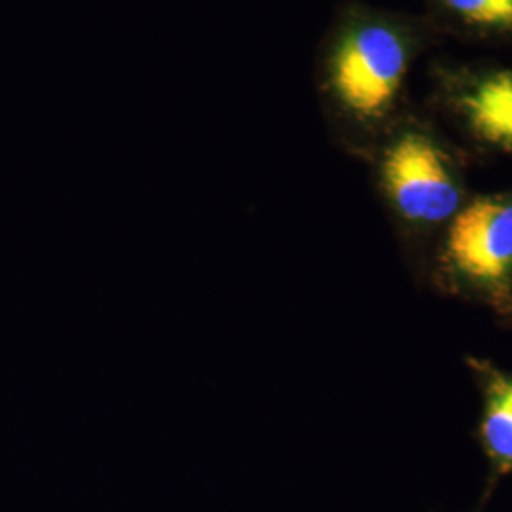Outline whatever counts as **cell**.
<instances>
[{"mask_svg": "<svg viewBox=\"0 0 512 512\" xmlns=\"http://www.w3.org/2000/svg\"><path fill=\"white\" fill-rule=\"evenodd\" d=\"M446 42L421 12L344 0L315 54V92L332 141L366 162L408 107L421 57Z\"/></svg>", "mask_w": 512, "mask_h": 512, "instance_id": "obj_1", "label": "cell"}, {"mask_svg": "<svg viewBox=\"0 0 512 512\" xmlns=\"http://www.w3.org/2000/svg\"><path fill=\"white\" fill-rule=\"evenodd\" d=\"M473 162L418 103L408 107L365 162L404 262L420 283L433 245L475 192L469 184Z\"/></svg>", "mask_w": 512, "mask_h": 512, "instance_id": "obj_2", "label": "cell"}, {"mask_svg": "<svg viewBox=\"0 0 512 512\" xmlns=\"http://www.w3.org/2000/svg\"><path fill=\"white\" fill-rule=\"evenodd\" d=\"M421 285L512 327V184L473 192L433 245Z\"/></svg>", "mask_w": 512, "mask_h": 512, "instance_id": "obj_3", "label": "cell"}, {"mask_svg": "<svg viewBox=\"0 0 512 512\" xmlns=\"http://www.w3.org/2000/svg\"><path fill=\"white\" fill-rule=\"evenodd\" d=\"M421 105L475 162L512 160V63L437 57Z\"/></svg>", "mask_w": 512, "mask_h": 512, "instance_id": "obj_4", "label": "cell"}, {"mask_svg": "<svg viewBox=\"0 0 512 512\" xmlns=\"http://www.w3.org/2000/svg\"><path fill=\"white\" fill-rule=\"evenodd\" d=\"M465 365L480 395L475 439L488 461L486 503L497 484L512 475V372L475 355H467Z\"/></svg>", "mask_w": 512, "mask_h": 512, "instance_id": "obj_5", "label": "cell"}, {"mask_svg": "<svg viewBox=\"0 0 512 512\" xmlns=\"http://www.w3.org/2000/svg\"><path fill=\"white\" fill-rule=\"evenodd\" d=\"M444 40L512 48V0H421Z\"/></svg>", "mask_w": 512, "mask_h": 512, "instance_id": "obj_6", "label": "cell"}, {"mask_svg": "<svg viewBox=\"0 0 512 512\" xmlns=\"http://www.w3.org/2000/svg\"><path fill=\"white\" fill-rule=\"evenodd\" d=\"M473 512H482V507H478V509H476V511Z\"/></svg>", "mask_w": 512, "mask_h": 512, "instance_id": "obj_7", "label": "cell"}]
</instances>
